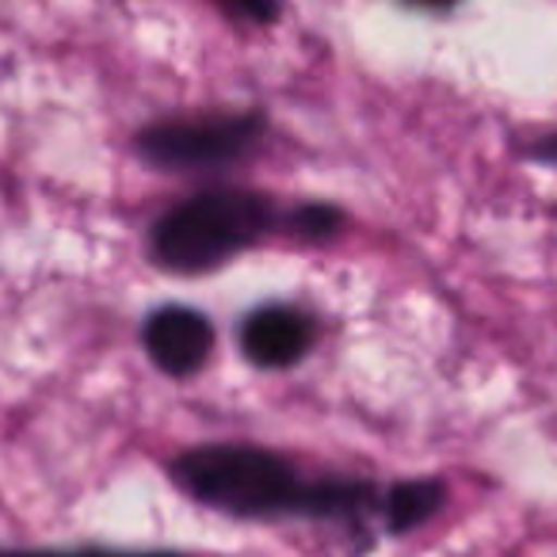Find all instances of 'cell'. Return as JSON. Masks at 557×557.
Listing matches in <instances>:
<instances>
[{
  "label": "cell",
  "instance_id": "1",
  "mask_svg": "<svg viewBox=\"0 0 557 557\" xmlns=\"http://www.w3.org/2000/svg\"><path fill=\"white\" fill-rule=\"evenodd\" d=\"M187 500L233 519H310L367 531L382 516L386 485L371 478H302L287 455L256 443H199L169 462Z\"/></svg>",
  "mask_w": 557,
  "mask_h": 557
},
{
  "label": "cell",
  "instance_id": "2",
  "mask_svg": "<svg viewBox=\"0 0 557 557\" xmlns=\"http://www.w3.org/2000/svg\"><path fill=\"white\" fill-rule=\"evenodd\" d=\"M278 214V202L256 187H202L153 218L149 260L172 275H202L275 233Z\"/></svg>",
  "mask_w": 557,
  "mask_h": 557
},
{
  "label": "cell",
  "instance_id": "3",
  "mask_svg": "<svg viewBox=\"0 0 557 557\" xmlns=\"http://www.w3.org/2000/svg\"><path fill=\"white\" fill-rule=\"evenodd\" d=\"M268 138L263 111L157 119L134 134V153L161 172H222L248 161Z\"/></svg>",
  "mask_w": 557,
  "mask_h": 557
},
{
  "label": "cell",
  "instance_id": "4",
  "mask_svg": "<svg viewBox=\"0 0 557 557\" xmlns=\"http://www.w3.org/2000/svg\"><path fill=\"white\" fill-rule=\"evenodd\" d=\"M141 348L149 363L169 379H195L218 348V329L195 306H157L141 321Z\"/></svg>",
  "mask_w": 557,
  "mask_h": 557
},
{
  "label": "cell",
  "instance_id": "5",
  "mask_svg": "<svg viewBox=\"0 0 557 557\" xmlns=\"http://www.w3.org/2000/svg\"><path fill=\"white\" fill-rule=\"evenodd\" d=\"M237 344L256 371H290L318 344V318L295 302H263L240 318Z\"/></svg>",
  "mask_w": 557,
  "mask_h": 557
},
{
  "label": "cell",
  "instance_id": "6",
  "mask_svg": "<svg viewBox=\"0 0 557 557\" xmlns=\"http://www.w3.org/2000/svg\"><path fill=\"white\" fill-rule=\"evenodd\" d=\"M447 504V481L443 478H405L389 481L382 493L379 527L386 534H409L417 527L432 523Z\"/></svg>",
  "mask_w": 557,
  "mask_h": 557
},
{
  "label": "cell",
  "instance_id": "7",
  "mask_svg": "<svg viewBox=\"0 0 557 557\" xmlns=\"http://www.w3.org/2000/svg\"><path fill=\"white\" fill-rule=\"evenodd\" d=\"M344 214L336 202H321V199H310V202H295L278 214V233H287V237H298L306 245H329L344 233Z\"/></svg>",
  "mask_w": 557,
  "mask_h": 557
},
{
  "label": "cell",
  "instance_id": "8",
  "mask_svg": "<svg viewBox=\"0 0 557 557\" xmlns=\"http://www.w3.org/2000/svg\"><path fill=\"white\" fill-rule=\"evenodd\" d=\"M0 557H191L180 549H123V546H9Z\"/></svg>",
  "mask_w": 557,
  "mask_h": 557
},
{
  "label": "cell",
  "instance_id": "9",
  "mask_svg": "<svg viewBox=\"0 0 557 557\" xmlns=\"http://www.w3.org/2000/svg\"><path fill=\"white\" fill-rule=\"evenodd\" d=\"M230 16L245 20V24H275L278 9H283V0H218Z\"/></svg>",
  "mask_w": 557,
  "mask_h": 557
},
{
  "label": "cell",
  "instance_id": "10",
  "mask_svg": "<svg viewBox=\"0 0 557 557\" xmlns=\"http://www.w3.org/2000/svg\"><path fill=\"white\" fill-rule=\"evenodd\" d=\"M523 153H527V161L557 169V134H542L539 141H531V146L523 149Z\"/></svg>",
  "mask_w": 557,
  "mask_h": 557
},
{
  "label": "cell",
  "instance_id": "11",
  "mask_svg": "<svg viewBox=\"0 0 557 557\" xmlns=\"http://www.w3.org/2000/svg\"><path fill=\"white\" fill-rule=\"evenodd\" d=\"M401 4H409V9H424V12H450L458 0H401Z\"/></svg>",
  "mask_w": 557,
  "mask_h": 557
}]
</instances>
